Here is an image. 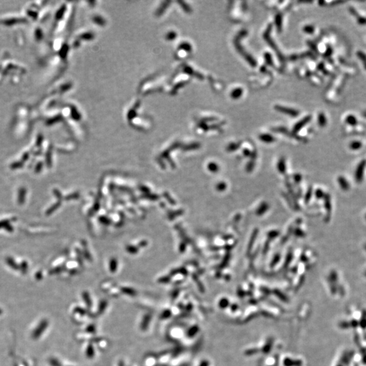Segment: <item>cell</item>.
I'll return each mask as SVG.
<instances>
[{"instance_id":"25","label":"cell","mask_w":366,"mask_h":366,"mask_svg":"<svg viewBox=\"0 0 366 366\" xmlns=\"http://www.w3.org/2000/svg\"><path fill=\"white\" fill-rule=\"evenodd\" d=\"M4 229L5 231H7L9 233H12V232H13L14 231V228L12 227V225L10 223V224H8L5 227H4Z\"/></svg>"},{"instance_id":"26","label":"cell","mask_w":366,"mask_h":366,"mask_svg":"<svg viewBox=\"0 0 366 366\" xmlns=\"http://www.w3.org/2000/svg\"><path fill=\"white\" fill-rule=\"evenodd\" d=\"M29 153H24L23 157H22V158H21V161H22V162L23 163H25L26 162V161H27L29 159Z\"/></svg>"},{"instance_id":"22","label":"cell","mask_w":366,"mask_h":366,"mask_svg":"<svg viewBox=\"0 0 366 366\" xmlns=\"http://www.w3.org/2000/svg\"><path fill=\"white\" fill-rule=\"evenodd\" d=\"M357 20V23L359 25H366V18L365 17H363L359 15V14H357V15L355 16Z\"/></svg>"},{"instance_id":"23","label":"cell","mask_w":366,"mask_h":366,"mask_svg":"<svg viewBox=\"0 0 366 366\" xmlns=\"http://www.w3.org/2000/svg\"><path fill=\"white\" fill-rule=\"evenodd\" d=\"M43 166H44V163L42 162H41V161H40V162H39L37 163V165L35 166V173H37V174L40 173V172L41 170H42Z\"/></svg>"},{"instance_id":"7","label":"cell","mask_w":366,"mask_h":366,"mask_svg":"<svg viewBox=\"0 0 366 366\" xmlns=\"http://www.w3.org/2000/svg\"><path fill=\"white\" fill-rule=\"evenodd\" d=\"M26 194V189L25 187H20L18 193V204L19 205H23L25 203Z\"/></svg>"},{"instance_id":"16","label":"cell","mask_w":366,"mask_h":366,"mask_svg":"<svg viewBox=\"0 0 366 366\" xmlns=\"http://www.w3.org/2000/svg\"><path fill=\"white\" fill-rule=\"evenodd\" d=\"M16 218H11V219H4V220H2V221H0V229H1V228H4V227L8 224H10V222L14 221H16Z\"/></svg>"},{"instance_id":"27","label":"cell","mask_w":366,"mask_h":366,"mask_svg":"<svg viewBox=\"0 0 366 366\" xmlns=\"http://www.w3.org/2000/svg\"><path fill=\"white\" fill-rule=\"evenodd\" d=\"M308 45L309 46H310L311 47V48H312V50H313L314 51H315L316 52H317V47L315 45V44H313V42H311V41H308Z\"/></svg>"},{"instance_id":"3","label":"cell","mask_w":366,"mask_h":366,"mask_svg":"<svg viewBox=\"0 0 366 366\" xmlns=\"http://www.w3.org/2000/svg\"><path fill=\"white\" fill-rule=\"evenodd\" d=\"M48 326V322L46 319H43L41 322L39 323V325L36 328L34 329V331L32 333V338L34 339H37L41 337V336L43 334V333L45 332V330L47 328Z\"/></svg>"},{"instance_id":"14","label":"cell","mask_w":366,"mask_h":366,"mask_svg":"<svg viewBox=\"0 0 366 366\" xmlns=\"http://www.w3.org/2000/svg\"><path fill=\"white\" fill-rule=\"evenodd\" d=\"M23 166H24V163L22 162V161H20V162H13L12 164H10V168L11 169H17L22 168Z\"/></svg>"},{"instance_id":"5","label":"cell","mask_w":366,"mask_h":366,"mask_svg":"<svg viewBox=\"0 0 366 366\" xmlns=\"http://www.w3.org/2000/svg\"><path fill=\"white\" fill-rule=\"evenodd\" d=\"M311 116L308 115L306 116L305 118H303L302 120H301L300 121H299L298 123L296 124L295 126H294V128H293V132L294 133H296L298 132H299L300 130L302 128V127H304L306 124H307L309 121H311Z\"/></svg>"},{"instance_id":"2","label":"cell","mask_w":366,"mask_h":366,"mask_svg":"<svg viewBox=\"0 0 366 366\" xmlns=\"http://www.w3.org/2000/svg\"><path fill=\"white\" fill-rule=\"evenodd\" d=\"M272 27H273L272 24H270V25H268L267 30L265 31V32L264 33L263 37L264 39V40L267 41V42L269 44V46L270 47H272L273 49L274 50V51L276 52L279 61H280L281 63H284L285 58L284 57V56L281 54V52L278 50L277 46V45L275 44L274 41H273L271 37H270V33H271V31H272Z\"/></svg>"},{"instance_id":"31","label":"cell","mask_w":366,"mask_h":366,"mask_svg":"<svg viewBox=\"0 0 366 366\" xmlns=\"http://www.w3.org/2000/svg\"><path fill=\"white\" fill-rule=\"evenodd\" d=\"M2 313V309L0 308V315H1Z\"/></svg>"},{"instance_id":"9","label":"cell","mask_w":366,"mask_h":366,"mask_svg":"<svg viewBox=\"0 0 366 366\" xmlns=\"http://www.w3.org/2000/svg\"><path fill=\"white\" fill-rule=\"evenodd\" d=\"M345 121H346V123L347 124L350 125L351 126H356L357 124L358 121L357 120V118L355 116H354L353 115H349L346 117V120H345Z\"/></svg>"},{"instance_id":"20","label":"cell","mask_w":366,"mask_h":366,"mask_svg":"<svg viewBox=\"0 0 366 366\" xmlns=\"http://www.w3.org/2000/svg\"><path fill=\"white\" fill-rule=\"evenodd\" d=\"M260 138L264 142H273L274 141V138H273V136L269 134H262L260 136Z\"/></svg>"},{"instance_id":"12","label":"cell","mask_w":366,"mask_h":366,"mask_svg":"<svg viewBox=\"0 0 366 366\" xmlns=\"http://www.w3.org/2000/svg\"><path fill=\"white\" fill-rule=\"evenodd\" d=\"M318 124L321 127H324L327 124V119L323 113H320L318 115Z\"/></svg>"},{"instance_id":"18","label":"cell","mask_w":366,"mask_h":366,"mask_svg":"<svg viewBox=\"0 0 366 366\" xmlns=\"http://www.w3.org/2000/svg\"><path fill=\"white\" fill-rule=\"evenodd\" d=\"M19 269L21 270L22 273L25 274L28 270V263L26 261H23L19 265Z\"/></svg>"},{"instance_id":"8","label":"cell","mask_w":366,"mask_h":366,"mask_svg":"<svg viewBox=\"0 0 366 366\" xmlns=\"http://www.w3.org/2000/svg\"><path fill=\"white\" fill-rule=\"evenodd\" d=\"M275 23L279 33L282 31V16L281 14H276L275 18Z\"/></svg>"},{"instance_id":"10","label":"cell","mask_w":366,"mask_h":366,"mask_svg":"<svg viewBox=\"0 0 366 366\" xmlns=\"http://www.w3.org/2000/svg\"><path fill=\"white\" fill-rule=\"evenodd\" d=\"M5 261H6V263L8 264V266L11 267L12 269H14V270H19V265L16 263L15 260H14L12 258L7 257L6 259H5Z\"/></svg>"},{"instance_id":"28","label":"cell","mask_w":366,"mask_h":366,"mask_svg":"<svg viewBox=\"0 0 366 366\" xmlns=\"http://www.w3.org/2000/svg\"><path fill=\"white\" fill-rule=\"evenodd\" d=\"M53 193H54V195H56V197H57V198H58V199H59V198H61V193L59 192L57 189H54Z\"/></svg>"},{"instance_id":"13","label":"cell","mask_w":366,"mask_h":366,"mask_svg":"<svg viewBox=\"0 0 366 366\" xmlns=\"http://www.w3.org/2000/svg\"><path fill=\"white\" fill-rule=\"evenodd\" d=\"M60 205H61V204L59 203V202H57V203L53 204L51 207H49L48 209L46 210V215L49 216V215H50V214H52L59 206H60Z\"/></svg>"},{"instance_id":"29","label":"cell","mask_w":366,"mask_h":366,"mask_svg":"<svg viewBox=\"0 0 366 366\" xmlns=\"http://www.w3.org/2000/svg\"><path fill=\"white\" fill-rule=\"evenodd\" d=\"M35 277H36L37 279H40L42 278V274H41V273L40 271L37 272L36 273V275H35Z\"/></svg>"},{"instance_id":"6","label":"cell","mask_w":366,"mask_h":366,"mask_svg":"<svg viewBox=\"0 0 366 366\" xmlns=\"http://www.w3.org/2000/svg\"><path fill=\"white\" fill-rule=\"evenodd\" d=\"M365 163H366V162L365 160L362 161V162L359 163L358 167H357V169L355 177H356V180L357 182H360V181H361V180H362L363 172H364V171Z\"/></svg>"},{"instance_id":"19","label":"cell","mask_w":366,"mask_h":366,"mask_svg":"<svg viewBox=\"0 0 366 366\" xmlns=\"http://www.w3.org/2000/svg\"><path fill=\"white\" fill-rule=\"evenodd\" d=\"M303 31L307 34H313L315 31V27L313 25H306L303 28Z\"/></svg>"},{"instance_id":"4","label":"cell","mask_w":366,"mask_h":366,"mask_svg":"<svg viewBox=\"0 0 366 366\" xmlns=\"http://www.w3.org/2000/svg\"><path fill=\"white\" fill-rule=\"evenodd\" d=\"M275 109L276 110V111H277L280 113H285V115H290V116H291V117H297V116L299 115V112L296 111V110L293 109H290V108H288V107L283 106H280V105L275 106Z\"/></svg>"},{"instance_id":"17","label":"cell","mask_w":366,"mask_h":366,"mask_svg":"<svg viewBox=\"0 0 366 366\" xmlns=\"http://www.w3.org/2000/svg\"><path fill=\"white\" fill-rule=\"evenodd\" d=\"M362 144L359 141H353L350 144V148L352 150H358L361 147Z\"/></svg>"},{"instance_id":"1","label":"cell","mask_w":366,"mask_h":366,"mask_svg":"<svg viewBox=\"0 0 366 366\" xmlns=\"http://www.w3.org/2000/svg\"><path fill=\"white\" fill-rule=\"evenodd\" d=\"M247 34H248V31H247L246 30H242V31H240L239 33L237 35L235 38L234 45H235V47L236 50L238 51V52H239L240 54L246 59V61L248 62L252 67H256V64H257L256 61L254 60V58H253L251 55H249L248 52H246L245 51V50L243 48V47L242 45H241V43H240L241 40H242L243 37L246 36Z\"/></svg>"},{"instance_id":"30","label":"cell","mask_w":366,"mask_h":366,"mask_svg":"<svg viewBox=\"0 0 366 366\" xmlns=\"http://www.w3.org/2000/svg\"><path fill=\"white\" fill-rule=\"evenodd\" d=\"M362 115L364 116V117H365L366 118V111H364V112H363Z\"/></svg>"},{"instance_id":"15","label":"cell","mask_w":366,"mask_h":366,"mask_svg":"<svg viewBox=\"0 0 366 366\" xmlns=\"http://www.w3.org/2000/svg\"><path fill=\"white\" fill-rule=\"evenodd\" d=\"M357 56L359 58L360 60H361V62H363L365 69H366V54L364 52H363L361 51H359L357 52Z\"/></svg>"},{"instance_id":"24","label":"cell","mask_w":366,"mask_h":366,"mask_svg":"<svg viewBox=\"0 0 366 366\" xmlns=\"http://www.w3.org/2000/svg\"><path fill=\"white\" fill-rule=\"evenodd\" d=\"M332 47L329 46H328V48H327L325 54H324V56H325V57H329V56L332 55Z\"/></svg>"},{"instance_id":"21","label":"cell","mask_w":366,"mask_h":366,"mask_svg":"<svg viewBox=\"0 0 366 366\" xmlns=\"http://www.w3.org/2000/svg\"><path fill=\"white\" fill-rule=\"evenodd\" d=\"M264 59H265V62L268 65H270V66H273V61H272V56L269 53H265L264 54Z\"/></svg>"},{"instance_id":"11","label":"cell","mask_w":366,"mask_h":366,"mask_svg":"<svg viewBox=\"0 0 366 366\" xmlns=\"http://www.w3.org/2000/svg\"><path fill=\"white\" fill-rule=\"evenodd\" d=\"M243 94V90L242 88H238L235 89L234 90L232 91L231 93V96L233 99H238L242 96Z\"/></svg>"}]
</instances>
